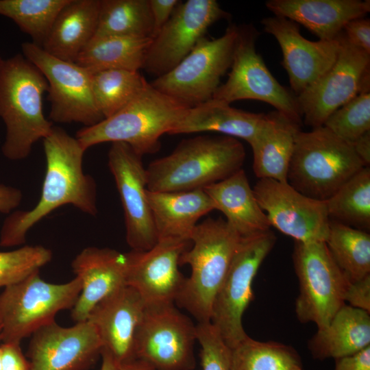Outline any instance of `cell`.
<instances>
[{
  "mask_svg": "<svg viewBox=\"0 0 370 370\" xmlns=\"http://www.w3.org/2000/svg\"><path fill=\"white\" fill-rule=\"evenodd\" d=\"M42 140L46 171L40 197L30 210L13 212L5 219L0 232L1 247L24 244L34 225L64 205L90 215L97 213L96 184L82 168L86 150L59 127L53 126Z\"/></svg>",
  "mask_w": 370,
  "mask_h": 370,
  "instance_id": "cell-1",
  "label": "cell"
},
{
  "mask_svg": "<svg viewBox=\"0 0 370 370\" xmlns=\"http://www.w3.org/2000/svg\"><path fill=\"white\" fill-rule=\"evenodd\" d=\"M245 150L237 138L197 136L184 139L169 155L146 169L147 188L153 192L203 189L240 170Z\"/></svg>",
  "mask_w": 370,
  "mask_h": 370,
  "instance_id": "cell-2",
  "label": "cell"
},
{
  "mask_svg": "<svg viewBox=\"0 0 370 370\" xmlns=\"http://www.w3.org/2000/svg\"><path fill=\"white\" fill-rule=\"evenodd\" d=\"M48 83L23 55L3 60L0 66V117L5 128L1 151L12 160L27 158L34 144L44 139L53 125L45 116L43 94Z\"/></svg>",
  "mask_w": 370,
  "mask_h": 370,
  "instance_id": "cell-3",
  "label": "cell"
},
{
  "mask_svg": "<svg viewBox=\"0 0 370 370\" xmlns=\"http://www.w3.org/2000/svg\"><path fill=\"white\" fill-rule=\"evenodd\" d=\"M242 237L221 218H208L195 227L192 247L182 253L180 266L188 264L175 302L189 312L198 323L210 321L215 295L229 269Z\"/></svg>",
  "mask_w": 370,
  "mask_h": 370,
  "instance_id": "cell-4",
  "label": "cell"
},
{
  "mask_svg": "<svg viewBox=\"0 0 370 370\" xmlns=\"http://www.w3.org/2000/svg\"><path fill=\"white\" fill-rule=\"evenodd\" d=\"M188 108L147 83L125 107L99 123L78 130L76 139L86 151L106 142H122L142 156L160 147V138Z\"/></svg>",
  "mask_w": 370,
  "mask_h": 370,
  "instance_id": "cell-5",
  "label": "cell"
},
{
  "mask_svg": "<svg viewBox=\"0 0 370 370\" xmlns=\"http://www.w3.org/2000/svg\"><path fill=\"white\" fill-rule=\"evenodd\" d=\"M365 166L352 146L325 126L297 132L287 182L303 195L326 201Z\"/></svg>",
  "mask_w": 370,
  "mask_h": 370,
  "instance_id": "cell-6",
  "label": "cell"
},
{
  "mask_svg": "<svg viewBox=\"0 0 370 370\" xmlns=\"http://www.w3.org/2000/svg\"><path fill=\"white\" fill-rule=\"evenodd\" d=\"M81 288L76 277L66 283L53 284L42 280L39 271L5 287L0 293V340L20 343L55 321L60 311L72 309Z\"/></svg>",
  "mask_w": 370,
  "mask_h": 370,
  "instance_id": "cell-7",
  "label": "cell"
},
{
  "mask_svg": "<svg viewBox=\"0 0 370 370\" xmlns=\"http://www.w3.org/2000/svg\"><path fill=\"white\" fill-rule=\"evenodd\" d=\"M275 241L271 230L242 237L215 295L210 323L230 349L248 336L243 326V315L254 297V279Z\"/></svg>",
  "mask_w": 370,
  "mask_h": 370,
  "instance_id": "cell-8",
  "label": "cell"
},
{
  "mask_svg": "<svg viewBox=\"0 0 370 370\" xmlns=\"http://www.w3.org/2000/svg\"><path fill=\"white\" fill-rule=\"evenodd\" d=\"M293 260L299 284L295 314L302 323L327 327L345 304L349 280L332 258L325 242L295 241Z\"/></svg>",
  "mask_w": 370,
  "mask_h": 370,
  "instance_id": "cell-9",
  "label": "cell"
},
{
  "mask_svg": "<svg viewBox=\"0 0 370 370\" xmlns=\"http://www.w3.org/2000/svg\"><path fill=\"white\" fill-rule=\"evenodd\" d=\"M238 28L232 24L219 38L203 37L177 65L150 84L187 108L212 99L230 69Z\"/></svg>",
  "mask_w": 370,
  "mask_h": 370,
  "instance_id": "cell-10",
  "label": "cell"
},
{
  "mask_svg": "<svg viewBox=\"0 0 370 370\" xmlns=\"http://www.w3.org/2000/svg\"><path fill=\"white\" fill-rule=\"evenodd\" d=\"M238 27L231 71L212 99L229 104L243 99L265 102L301 125L302 115L296 95L277 81L256 51L259 32L252 25Z\"/></svg>",
  "mask_w": 370,
  "mask_h": 370,
  "instance_id": "cell-11",
  "label": "cell"
},
{
  "mask_svg": "<svg viewBox=\"0 0 370 370\" xmlns=\"http://www.w3.org/2000/svg\"><path fill=\"white\" fill-rule=\"evenodd\" d=\"M196 325L174 303L146 305L134 338V358L157 370H193Z\"/></svg>",
  "mask_w": 370,
  "mask_h": 370,
  "instance_id": "cell-12",
  "label": "cell"
},
{
  "mask_svg": "<svg viewBox=\"0 0 370 370\" xmlns=\"http://www.w3.org/2000/svg\"><path fill=\"white\" fill-rule=\"evenodd\" d=\"M21 48L23 56L47 81L49 119L60 123H80L86 127L104 119L95 103L88 70L58 59L33 42H23Z\"/></svg>",
  "mask_w": 370,
  "mask_h": 370,
  "instance_id": "cell-13",
  "label": "cell"
},
{
  "mask_svg": "<svg viewBox=\"0 0 370 370\" xmlns=\"http://www.w3.org/2000/svg\"><path fill=\"white\" fill-rule=\"evenodd\" d=\"M341 49L333 66L297 96L304 123L323 126L337 109L360 92L370 90V54L349 43L343 32Z\"/></svg>",
  "mask_w": 370,
  "mask_h": 370,
  "instance_id": "cell-14",
  "label": "cell"
},
{
  "mask_svg": "<svg viewBox=\"0 0 370 370\" xmlns=\"http://www.w3.org/2000/svg\"><path fill=\"white\" fill-rule=\"evenodd\" d=\"M229 16L215 0L180 1L152 38L143 69L157 77L169 72L205 36L209 27Z\"/></svg>",
  "mask_w": 370,
  "mask_h": 370,
  "instance_id": "cell-15",
  "label": "cell"
},
{
  "mask_svg": "<svg viewBox=\"0 0 370 370\" xmlns=\"http://www.w3.org/2000/svg\"><path fill=\"white\" fill-rule=\"evenodd\" d=\"M253 190L271 226L297 241L325 242L330 222L325 201L307 197L287 182L268 178L258 179Z\"/></svg>",
  "mask_w": 370,
  "mask_h": 370,
  "instance_id": "cell-16",
  "label": "cell"
},
{
  "mask_svg": "<svg viewBox=\"0 0 370 370\" xmlns=\"http://www.w3.org/2000/svg\"><path fill=\"white\" fill-rule=\"evenodd\" d=\"M108 157L123 209L126 241L132 250H149L158 238L147 196L143 156L127 144L115 142L112 143Z\"/></svg>",
  "mask_w": 370,
  "mask_h": 370,
  "instance_id": "cell-17",
  "label": "cell"
},
{
  "mask_svg": "<svg viewBox=\"0 0 370 370\" xmlns=\"http://www.w3.org/2000/svg\"><path fill=\"white\" fill-rule=\"evenodd\" d=\"M190 243L164 238L149 250L127 253L126 285L136 290L146 305L174 303L186 279L179 270L180 258Z\"/></svg>",
  "mask_w": 370,
  "mask_h": 370,
  "instance_id": "cell-18",
  "label": "cell"
},
{
  "mask_svg": "<svg viewBox=\"0 0 370 370\" xmlns=\"http://www.w3.org/2000/svg\"><path fill=\"white\" fill-rule=\"evenodd\" d=\"M263 30L272 35L282 49V64L297 96L320 79L334 64L341 49L338 37L333 40L310 41L300 34L299 25L273 16L261 21Z\"/></svg>",
  "mask_w": 370,
  "mask_h": 370,
  "instance_id": "cell-19",
  "label": "cell"
},
{
  "mask_svg": "<svg viewBox=\"0 0 370 370\" xmlns=\"http://www.w3.org/2000/svg\"><path fill=\"white\" fill-rule=\"evenodd\" d=\"M32 336L29 370H82L103 348L95 328L88 321L71 327L53 321Z\"/></svg>",
  "mask_w": 370,
  "mask_h": 370,
  "instance_id": "cell-20",
  "label": "cell"
},
{
  "mask_svg": "<svg viewBox=\"0 0 370 370\" xmlns=\"http://www.w3.org/2000/svg\"><path fill=\"white\" fill-rule=\"evenodd\" d=\"M71 267L82 284L79 295L71 309L72 319L76 323L86 321L98 303L126 286L127 253L88 247L75 256Z\"/></svg>",
  "mask_w": 370,
  "mask_h": 370,
  "instance_id": "cell-21",
  "label": "cell"
},
{
  "mask_svg": "<svg viewBox=\"0 0 370 370\" xmlns=\"http://www.w3.org/2000/svg\"><path fill=\"white\" fill-rule=\"evenodd\" d=\"M145 307L138 293L126 285L98 303L88 317L86 321L95 328L103 348L119 363L134 358V334Z\"/></svg>",
  "mask_w": 370,
  "mask_h": 370,
  "instance_id": "cell-22",
  "label": "cell"
},
{
  "mask_svg": "<svg viewBox=\"0 0 370 370\" xmlns=\"http://www.w3.org/2000/svg\"><path fill=\"white\" fill-rule=\"evenodd\" d=\"M265 5L275 16L302 25L320 40H335L349 21L370 11L369 0H269Z\"/></svg>",
  "mask_w": 370,
  "mask_h": 370,
  "instance_id": "cell-23",
  "label": "cell"
},
{
  "mask_svg": "<svg viewBox=\"0 0 370 370\" xmlns=\"http://www.w3.org/2000/svg\"><path fill=\"white\" fill-rule=\"evenodd\" d=\"M300 127L277 110L264 114L259 130L249 143L253 170L258 179L287 182L295 137Z\"/></svg>",
  "mask_w": 370,
  "mask_h": 370,
  "instance_id": "cell-24",
  "label": "cell"
},
{
  "mask_svg": "<svg viewBox=\"0 0 370 370\" xmlns=\"http://www.w3.org/2000/svg\"><path fill=\"white\" fill-rule=\"evenodd\" d=\"M147 196L158 240L190 241L198 220L216 210L213 201L203 189L180 192L147 190Z\"/></svg>",
  "mask_w": 370,
  "mask_h": 370,
  "instance_id": "cell-25",
  "label": "cell"
},
{
  "mask_svg": "<svg viewBox=\"0 0 370 370\" xmlns=\"http://www.w3.org/2000/svg\"><path fill=\"white\" fill-rule=\"evenodd\" d=\"M203 190L213 201L216 210L225 216L227 224L241 237L270 230L267 216L260 208L243 169Z\"/></svg>",
  "mask_w": 370,
  "mask_h": 370,
  "instance_id": "cell-26",
  "label": "cell"
},
{
  "mask_svg": "<svg viewBox=\"0 0 370 370\" xmlns=\"http://www.w3.org/2000/svg\"><path fill=\"white\" fill-rule=\"evenodd\" d=\"M264 116V113L244 111L211 99L188 108L169 134L213 132L243 139L249 144L259 130Z\"/></svg>",
  "mask_w": 370,
  "mask_h": 370,
  "instance_id": "cell-27",
  "label": "cell"
},
{
  "mask_svg": "<svg viewBox=\"0 0 370 370\" xmlns=\"http://www.w3.org/2000/svg\"><path fill=\"white\" fill-rule=\"evenodd\" d=\"M101 0H69L56 16L42 48L64 61L74 62L93 38Z\"/></svg>",
  "mask_w": 370,
  "mask_h": 370,
  "instance_id": "cell-28",
  "label": "cell"
},
{
  "mask_svg": "<svg viewBox=\"0 0 370 370\" xmlns=\"http://www.w3.org/2000/svg\"><path fill=\"white\" fill-rule=\"evenodd\" d=\"M368 346L369 313L346 304L338 310L327 327L317 330L308 343L312 357L319 360L349 356Z\"/></svg>",
  "mask_w": 370,
  "mask_h": 370,
  "instance_id": "cell-29",
  "label": "cell"
},
{
  "mask_svg": "<svg viewBox=\"0 0 370 370\" xmlns=\"http://www.w3.org/2000/svg\"><path fill=\"white\" fill-rule=\"evenodd\" d=\"M151 38L106 36L92 38L75 63L90 73L121 69H143Z\"/></svg>",
  "mask_w": 370,
  "mask_h": 370,
  "instance_id": "cell-30",
  "label": "cell"
},
{
  "mask_svg": "<svg viewBox=\"0 0 370 370\" xmlns=\"http://www.w3.org/2000/svg\"><path fill=\"white\" fill-rule=\"evenodd\" d=\"M153 25L149 0H101L93 38H151Z\"/></svg>",
  "mask_w": 370,
  "mask_h": 370,
  "instance_id": "cell-31",
  "label": "cell"
},
{
  "mask_svg": "<svg viewBox=\"0 0 370 370\" xmlns=\"http://www.w3.org/2000/svg\"><path fill=\"white\" fill-rule=\"evenodd\" d=\"M325 243L349 282L370 275V234L367 232L330 221Z\"/></svg>",
  "mask_w": 370,
  "mask_h": 370,
  "instance_id": "cell-32",
  "label": "cell"
},
{
  "mask_svg": "<svg viewBox=\"0 0 370 370\" xmlns=\"http://www.w3.org/2000/svg\"><path fill=\"white\" fill-rule=\"evenodd\" d=\"M330 221L370 230V168L365 166L325 201Z\"/></svg>",
  "mask_w": 370,
  "mask_h": 370,
  "instance_id": "cell-33",
  "label": "cell"
},
{
  "mask_svg": "<svg viewBox=\"0 0 370 370\" xmlns=\"http://www.w3.org/2000/svg\"><path fill=\"white\" fill-rule=\"evenodd\" d=\"M230 349V370H303L297 352L280 343L247 336Z\"/></svg>",
  "mask_w": 370,
  "mask_h": 370,
  "instance_id": "cell-34",
  "label": "cell"
},
{
  "mask_svg": "<svg viewBox=\"0 0 370 370\" xmlns=\"http://www.w3.org/2000/svg\"><path fill=\"white\" fill-rule=\"evenodd\" d=\"M90 73L94 99L104 119L125 107L148 83L139 71L109 69Z\"/></svg>",
  "mask_w": 370,
  "mask_h": 370,
  "instance_id": "cell-35",
  "label": "cell"
},
{
  "mask_svg": "<svg viewBox=\"0 0 370 370\" xmlns=\"http://www.w3.org/2000/svg\"><path fill=\"white\" fill-rule=\"evenodd\" d=\"M69 0H0V15L12 20L42 47L60 10Z\"/></svg>",
  "mask_w": 370,
  "mask_h": 370,
  "instance_id": "cell-36",
  "label": "cell"
},
{
  "mask_svg": "<svg viewBox=\"0 0 370 370\" xmlns=\"http://www.w3.org/2000/svg\"><path fill=\"white\" fill-rule=\"evenodd\" d=\"M323 126L350 145L370 131V90L360 92L334 111Z\"/></svg>",
  "mask_w": 370,
  "mask_h": 370,
  "instance_id": "cell-37",
  "label": "cell"
},
{
  "mask_svg": "<svg viewBox=\"0 0 370 370\" xmlns=\"http://www.w3.org/2000/svg\"><path fill=\"white\" fill-rule=\"evenodd\" d=\"M52 258V251L42 245H24L0 251V287L17 283L39 271Z\"/></svg>",
  "mask_w": 370,
  "mask_h": 370,
  "instance_id": "cell-38",
  "label": "cell"
},
{
  "mask_svg": "<svg viewBox=\"0 0 370 370\" xmlns=\"http://www.w3.org/2000/svg\"><path fill=\"white\" fill-rule=\"evenodd\" d=\"M196 339L202 370H230L231 349L210 321L196 325Z\"/></svg>",
  "mask_w": 370,
  "mask_h": 370,
  "instance_id": "cell-39",
  "label": "cell"
},
{
  "mask_svg": "<svg viewBox=\"0 0 370 370\" xmlns=\"http://www.w3.org/2000/svg\"><path fill=\"white\" fill-rule=\"evenodd\" d=\"M347 40L370 54V20L361 17L349 21L342 31Z\"/></svg>",
  "mask_w": 370,
  "mask_h": 370,
  "instance_id": "cell-40",
  "label": "cell"
},
{
  "mask_svg": "<svg viewBox=\"0 0 370 370\" xmlns=\"http://www.w3.org/2000/svg\"><path fill=\"white\" fill-rule=\"evenodd\" d=\"M349 306L370 313V275L349 282L344 297Z\"/></svg>",
  "mask_w": 370,
  "mask_h": 370,
  "instance_id": "cell-41",
  "label": "cell"
},
{
  "mask_svg": "<svg viewBox=\"0 0 370 370\" xmlns=\"http://www.w3.org/2000/svg\"><path fill=\"white\" fill-rule=\"evenodd\" d=\"M0 349L2 370H29V362L23 354L20 343H3Z\"/></svg>",
  "mask_w": 370,
  "mask_h": 370,
  "instance_id": "cell-42",
  "label": "cell"
},
{
  "mask_svg": "<svg viewBox=\"0 0 370 370\" xmlns=\"http://www.w3.org/2000/svg\"><path fill=\"white\" fill-rule=\"evenodd\" d=\"M153 19V38L168 21L176 6L178 0H149Z\"/></svg>",
  "mask_w": 370,
  "mask_h": 370,
  "instance_id": "cell-43",
  "label": "cell"
},
{
  "mask_svg": "<svg viewBox=\"0 0 370 370\" xmlns=\"http://www.w3.org/2000/svg\"><path fill=\"white\" fill-rule=\"evenodd\" d=\"M334 370H370V346L353 355L336 359Z\"/></svg>",
  "mask_w": 370,
  "mask_h": 370,
  "instance_id": "cell-44",
  "label": "cell"
},
{
  "mask_svg": "<svg viewBox=\"0 0 370 370\" xmlns=\"http://www.w3.org/2000/svg\"><path fill=\"white\" fill-rule=\"evenodd\" d=\"M22 197L19 189L0 184V212H10L21 204Z\"/></svg>",
  "mask_w": 370,
  "mask_h": 370,
  "instance_id": "cell-45",
  "label": "cell"
},
{
  "mask_svg": "<svg viewBox=\"0 0 370 370\" xmlns=\"http://www.w3.org/2000/svg\"><path fill=\"white\" fill-rule=\"evenodd\" d=\"M365 166L370 164V131L366 132L351 145Z\"/></svg>",
  "mask_w": 370,
  "mask_h": 370,
  "instance_id": "cell-46",
  "label": "cell"
},
{
  "mask_svg": "<svg viewBox=\"0 0 370 370\" xmlns=\"http://www.w3.org/2000/svg\"><path fill=\"white\" fill-rule=\"evenodd\" d=\"M118 370H157L149 362L138 358H132L119 363Z\"/></svg>",
  "mask_w": 370,
  "mask_h": 370,
  "instance_id": "cell-47",
  "label": "cell"
},
{
  "mask_svg": "<svg viewBox=\"0 0 370 370\" xmlns=\"http://www.w3.org/2000/svg\"><path fill=\"white\" fill-rule=\"evenodd\" d=\"M101 354L102 364L100 370H118L119 362L108 349L103 348Z\"/></svg>",
  "mask_w": 370,
  "mask_h": 370,
  "instance_id": "cell-48",
  "label": "cell"
},
{
  "mask_svg": "<svg viewBox=\"0 0 370 370\" xmlns=\"http://www.w3.org/2000/svg\"><path fill=\"white\" fill-rule=\"evenodd\" d=\"M0 370H2L1 357V349H0Z\"/></svg>",
  "mask_w": 370,
  "mask_h": 370,
  "instance_id": "cell-49",
  "label": "cell"
},
{
  "mask_svg": "<svg viewBox=\"0 0 370 370\" xmlns=\"http://www.w3.org/2000/svg\"><path fill=\"white\" fill-rule=\"evenodd\" d=\"M3 59H2V58H1V56H0V66H1V63H2V62H3Z\"/></svg>",
  "mask_w": 370,
  "mask_h": 370,
  "instance_id": "cell-50",
  "label": "cell"
}]
</instances>
